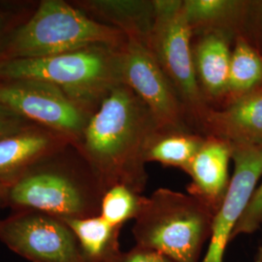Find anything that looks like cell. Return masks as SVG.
I'll return each instance as SVG.
<instances>
[{"mask_svg":"<svg viewBox=\"0 0 262 262\" xmlns=\"http://www.w3.org/2000/svg\"><path fill=\"white\" fill-rule=\"evenodd\" d=\"M6 28H7V19H6L5 16L2 13H0V37L5 32Z\"/></svg>","mask_w":262,"mask_h":262,"instance_id":"obj_25","label":"cell"},{"mask_svg":"<svg viewBox=\"0 0 262 262\" xmlns=\"http://www.w3.org/2000/svg\"><path fill=\"white\" fill-rule=\"evenodd\" d=\"M148 106L125 84H119L92 115L79 143L86 165L105 192L122 185L141 194L150 143L161 132Z\"/></svg>","mask_w":262,"mask_h":262,"instance_id":"obj_1","label":"cell"},{"mask_svg":"<svg viewBox=\"0 0 262 262\" xmlns=\"http://www.w3.org/2000/svg\"><path fill=\"white\" fill-rule=\"evenodd\" d=\"M256 260L257 261L262 262V241L259 248H258V251H257V256H256Z\"/></svg>","mask_w":262,"mask_h":262,"instance_id":"obj_27","label":"cell"},{"mask_svg":"<svg viewBox=\"0 0 262 262\" xmlns=\"http://www.w3.org/2000/svg\"><path fill=\"white\" fill-rule=\"evenodd\" d=\"M141 197L122 185L110 187L104 193L100 215L111 225L122 227L124 223L136 217Z\"/></svg>","mask_w":262,"mask_h":262,"instance_id":"obj_20","label":"cell"},{"mask_svg":"<svg viewBox=\"0 0 262 262\" xmlns=\"http://www.w3.org/2000/svg\"><path fill=\"white\" fill-rule=\"evenodd\" d=\"M105 190L90 167L45 165L28 169L8 184L5 205L59 219L100 215Z\"/></svg>","mask_w":262,"mask_h":262,"instance_id":"obj_5","label":"cell"},{"mask_svg":"<svg viewBox=\"0 0 262 262\" xmlns=\"http://www.w3.org/2000/svg\"><path fill=\"white\" fill-rule=\"evenodd\" d=\"M234 174L225 199L215 213L211 242L201 262H224L235 226L243 215L262 177V145H232Z\"/></svg>","mask_w":262,"mask_h":262,"instance_id":"obj_10","label":"cell"},{"mask_svg":"<svg viewBox=\"0 0 262 262\" xmlns=\"http://www.w3.org/2000/svg\"><path fill=\"white\" fill-rule=\"evenodd\" d=\"M148 44L176 90L187 115L200 123L210 108L197 81L191 37L182 0H154Z\"/></svg>","mask_w":262,"mask_h":262,"instance_id":"obj_6","label":"cell"},{"mask_svg":"<svg viewBox=\"0 0 262 262\" xmlns=\"http://www.w3.org/2000/svg\"><path fill=\"white\" fill-rule=\"evenodd\" d=\"M204 141L205 137L189 132L161 131L150 143L147 161L184 170L200 150Z\"/></svg>","mask_w":262,"mask_h":262,"instance_id":"obj_19","label":"cell"},{"mask_svg":"<svg viewBox=\"0 0 262 262\" xmlns=\"http://www.w3.org/2000/svg\"><path fill=\"white\" fill-rule=\"evenodd\" d=\"M124 33L60 0L42 1L31 18L0 47V60L57 56L105 44L121 46Z\"/></svg>","mask_w":262,"mask_h":262,"instance_id":"obj_4","label":"cell"},{"mask_svg":"<svg viewBox=\"0 0 262 262\" xmlns=\"http://www.w3.org/2000/svg\"><path fill=\"white\" fill-rule=\"evenodd\" d=\"M74 232L84 262H105L121 252L120 232L116 226L101 215L83 219H61Z\"/></svg>","mask_w":262,"mask_h":262,"instance_id":"obj_17","label":"cell"},{"mask_svg":"<svg viewBox=\"0 0 262 262\" xmlns=\"http://www.w3.org/2000/svg\"><path fill=\"white\" fill-rule=\"evenodd\" d=\"M121 46L96 44L57 56L0 60V80L54 84L93 115L113 89L122 84Z\"/></svg>","mask_w":262,"mask_h":262,"instance_id":"obj_2","label":"cell"},{"mask_svg":"<svg viewBox=\"0 0 262 262\" xmlns=\"http://www.w3.org/2000/svg\"><path fill=\"white\" fill-rule=\"evenodd\" d=\"M36 123L29 122L19 114L0 104V139L24 130Z\"/></svg>","mask_w":262,"mask_h":262,"instance_id":"obj_22","label":"cell"},{"mask_svg":"<svg viewBox=\"0 0 262 262\" xmlns=\"http://www.w3.org/2000/svg\"><path fill=\"white\" fill-rule=\"evenodd\" d=\"M215 215L199 198L161 187L150 197H141L132 234L137 246L172 262H199Z\"/></svg>","mask_w":262,"mask_h":262,"instance_id":"obj_3","label":"cell"},{"mask_svg":"<svg viewBox=\"0 0 262 262\" xmlns=\"http://www.w3.org/2000/svg\"><path fill=\"white\" fill-rule=\"evenodd\" d=\"M253 1L184 0L183 12L193 31L216 32L230 38L243 28L252 12Z\"/></svg>","mask_w":262,"mask_h":262,"instance_id":"obj_15","label":"cell"},{"mask_svg":"<svg viewBox=\"0 0 262 262\" xmlns=\"http://www.w3.org/2000/svg\"><path fill=\"white\" fill-rule=\"evenodd\" d=\"M105 262H172L166 256L149 249L135 246L127 252H120Z\"/></svg>","mask_w":262,"mask_h":262,"instance_id":"obj_23","label":"cell"},{"mask_svg":"<svg viewBox=\"0 0 262 262\" xmlns=\"http://www.w3.org/2000/svg\"><path fill=\"white\" fill-rule=\"evenodd\" d=\"M0 104L74 142L92 117L56 85L35 80H0Z\"/></svg>","mask_w":262,"mask_h":262,"instance_id":"obj_8","label":"cell"},{"mask_svg":"<svg viewBox=\"0 0 262 262\" xmlns=\"http://www.w3.org/2000/svg\"><path fill=\"white\" fill-rule=\"evenodd\" d=\"M232 145L215 136L205 141L184 171L191 178L188 193L199 198L217 212L225 199L228 185V165Z\"/></svg>","mask_w":262,"mask_h":262,"instance_id":"obj_13","label":"cell"},{"mask_svg":"<svg viewBox=\"0 0 262 262\" xmlns=\"http://www.w3.org/2000/svg\"><path fill=\"white\" fill-rule=\"evenodd\" d=\"M255 4H256V7L258 8V18H259V25H260L262 32V1L255 2Z\"/></svg>","mask_w":262,"mask_h":262,"instance_id":"obj_26","label":"cell"},{"mask_svg":"<svg viewBox=\"0 0 262 262\" xmlns=\"http://www.w3.org/2000/svg\"><path fill=\"white\" fill-rule=\"evenodd\" d=\"M69 142L66 136L38 124L0 139V184L8 185Z\"/></svg>","mask_w":262,"mask_h":262,"instance_id":"obj_12","label":"cell"},{"mask_svg":"<svg viewBox=\"0 0 262 262\" xmlns=\"http://www.w3.org/2000/svg\"><path fill=\"white\" fill-rule=\"evenodd\" d=\"M0 241L30 262H84L71 228L42 212L17 211L1 220Z\"/></svg>","mask_w":262,"mask_h":262,"instance_id":"obj_9","label":"cell"},{"mask_svg":"<svg viewBox=\"0 0 262 262\" xmlns=\"http://www.w3.org/2000/svg\"><path fill=\"white\" fill-rule=\"evenodd\" d=\"M255 262H260V261H257V260H256V261H255Z\"/></svg>","mask_w":262,"mask_h":262,"instance_id":"obj_28","label":"cell"},{"mask_svg":"<svg viewBox=\"0 0 262 262\" xmlns=\"http://www.w3.org/2000/svg\"><path fill=\"white\" fill-rule=\"evenodd\" d=\"M7 187H8V185L0 184V206H4L5 205Z\"/></svg>","mask_w":262,"mask_h":262,"instance_id":"obj_24","label":"cell"},{"mask_svg":"<svg viewBox=\"0 0 262 262\" xmlns=\"http://www.w3.org/2000/svg\"><path fill=\"white\" fill-rule=\"evenodd\" d=\"M261 88V53L244 35L238 36L231 54L225 99L230 101Z\"/></svg>","mask_w":262,"mask_h":262,"instance_id":"obj_18","label":"cell"},{"mask_svg":"<svg viewBox=\"0 0 262 262\" xmlns=\"http://www.w3.org/2000/svg\"><path fill=\"white\" fill-rule=\"evenodd\" d=\"M120 52L122 84L148 106L162 130L187 132L186 108L152 54L148 40L127 34Z\"/></svg>","mask_w":262,"mask_h":262,"instance_id":"obj_7","label":"cell"},{"mask_svg":"<svg viewBox=\"0 0 262 262\" xmlns=\"http://www.w3.org/2000/svg\"><path fill=\"white\" fill-rule=\"evenodd\" d=\"M200 124L208 136L231 145H261L262 88L227 101L221 109L210 107Z\"/></svg>","mask_w":262,"mask_h":262,"instance_id":"obj_11","label":"cell"},{"mask_svg":"<svg viewBox=\"0 0 262 262\" xmlns=\"http://www.w3.org/2000/svg\"><path fill=\"white\" fill-rule=\"evenodd\" d=\"M262 225V181L255 188L253 196L246 208L242 216L235 226L231 241L241 234H251Z\"/></svg>","mask_w":262,"mask_h":262,"instance_id":"obj_21","label":"cell"},{"mask_svg":"<svg viewBox=\"0 0 262 262\" xmlns=\"http://www.w3.org/2000/svg\"><path fill=\"white\" fill-rule=\"evenodd\" d=\"M192 53L197 81L207 102L225 98L232 54L230 38L216 32L201 34Z\"/></svg>","mask_w":262,"mask_h":262,"instance_id":"obj_14","label":"cell"},{"mask_svg":"<svg viewBox=\"0 0 262 262\" xmlns=\"http://www.w3.org/2000/svg\"><path fill=\"white\" fill-rule=\"evenodd\" d=\"M85 11L112 24L124 33L148 40L154 24L152 1L140 0H90L79 4Z\"/></svg>","mask_w":262,"mask_h":262,"instance_id":"obj_16","label":"cell"}]
</instances>
